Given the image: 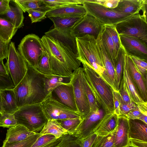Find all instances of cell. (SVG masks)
<instances>
[{
	"mask_svg": "<svg viewBox=\"0 0 147 147\" xmlns=\"http://www.w3.org/2000/svg\"><path fill=\"white\" fill-rule=\"evenodd\" d=\"M40 40L48 54L54 75L70 76L80 67L81 62L78 59L76 38L70 32L54 28L45 32Z\"/></svg>",
	"mask_w": 147,
	"mask_h": 147,
	"instance_id": "1",
	"label": "cell"
},
{
	"mask_svg": "<svg viewBox=\"0 0 147 147\" xmlns=\"http://www.w3.org/2000/svg\"><path fill=\"white\" fill-rule=\"evenodd\" d=\"M13 90L19 108L41 103L47 96L45 89L44 75L28 63L25 76Z\"/></svg>",
	"mask_w": 147,
	"mask_h": 147,
	"instance_id": "2",
	"label": "cell"
},
{
	"mask_svg": "<svg viewBox=\"0 0 147 147\" xmlns=\"http://www.w3.org/2000/svg\"><path fill=\"white\" fill-rule=\"evenodd\" d=\"M81 63L84 75L98 103L107 114L114 113L113 88L92 67Z\"/></svg>",
	"mask_w": 147,
	"mask_h": 147,
	"instance_id": "3",
	"label": "cell"
},
{
	"mask_svg": "<svg viewBox=\"0 0 147 147\" xmlns=\"http://www.w3.org/2000/svg\"><path fill=\"white\" fill-rule=\"evenodd\" d=\"M78 52V59L85 62L97 71L103 78L105 73L101 56L96 39L87 35L76 38Z\"/></svg>",
	"mask_w": 147,
	"mask_h": 147,
	"instance_id": "4",
	"label": "cell"
},
{
	"mask_svg": "<svg viewBox=\"0 0 147 147\" xmlns=\"http://www.w3.org/2000/svg\"><path fill=\"white\" fill-rule=\"evenodd\" d=\"M14 115L18 124L30 131L39 133L48 121L41 103L26 105L20 108Z\"/></svg>",
	"mask_w": 147,
	"mask_h": 147,
	"instance_id": "5",
	"label": "cell"
},
{
	"mask_svg": "<svg viewBox=\"0 0 147 147\" xmlns=\"http://www.w3.org/2000/svg\"><path fill=\"white\" fill-rule=\"evenodd\" d=\"M82 5L87 13L104 25L115 26L134 15H128L118 12L113 9L106 8L99 4L83 0Z\"/></svg>",
	"mask_w": 147,
	"mask_h": 147,
	"instance_id": "6",
	"label": "cell"
},
{
	"mask_svg": "<svg viewBox=\"0 0 147 147\" xmlns=\"http://www.w3.org/2000/svg\"><path fill=\"white\" fill-rule=\"evenodd\" d=\"M44 48L40 38L34 34H30L22 40L18 50L28 63L35 68L41 58Z\"/></svg>",
	"mask_w": 147,
	"mask_h": 147,
	"instance_id": "7",
	"label": "cell"
},
{
	"mask_svg": "<svg viewBox=\"0 0 147 147\" xmlns=\"http://www.w3.org/2000/svg\"><path fill=\"white\" fill-rule=\"evenodd\" d=\"M115 26L119 35L136 38L147 44V21L140 13Z\"/></svg>",
	"mask_w": 147,
	"mask_h": 147,
	"instance_id": "8",
	"label": "cell"
},
{
	"mask_svg": "<svg viewBox=\"0 0 147 147\" xmlns=\"http://www.w3.org/2000/svg\"><path fill=\"white\" fill-rule=\"evenodd\" d=\"M5 65L15 87L25 76L27 69V63L16 49L14 43L12 42L9 44Z\"/></svg>",
	"mask_w": 147,
	"mask_h": 147,
	"instance_id": "9",
	"label": "cell"
},
{
	"mask_svg": "<svg viewBox=\"0 0 147 147\" xmlns=\"http://www.w3.org/2000/svg\"><path fill=\"white\" fill-rule=\"evenodd\" d=\"M107 114L101 106L95 111L90 112L83 119L73 135L81 140L93 134L103 121Z\"/></svg>",
	"mask_w": 147,
	"mask_h": 147,
	"instance_id": "10",
	"label": "cell"
},
{
	"mask_svg": "<svg viewBox=\"0 0 147 147\" xmlns=\"http://www.w3.org/2000/svg\"><path fill=\"white\" fill-rule=\"evenodd\" d=\"M83 67H80L75 70L72 75L71 83L78 112L84 119L89 113L90 109L83 84Z\"/></svg>",
	"mask_w": 147,
	"mask_h": 147,
	"instance_id": "11",
	"label": "cell"
},
{
	"mask_svg": "<svg viewBox=\"0 0 147 147\" xmlns=\"http://www.w3.org/2000/svg\"><path fill=\"white\" fill-rule=\"evenodd\" d=\"M41 104L48 120L83 119L79 113L70 110L49 96H47Z\"/></svg>",
	"mask_w": 147,
	"mask_h": 147,
	"instance_id": "12",
	"label": "cell"
},
{
	"mask_svg": "<svg viewBox=\"0 0 147 147\" xmlns=\"http://www.w3.org/2000/svg\"><path fill=\"white\" fill-rule=\"evenodd\" d=\"M104 26L95 18L87 13L71 28L70 34L75 38L88 35L96 39Z\"/></svg>",
	"mask_w": 147,
	"mask_h": 147,
	"instance_id": "13",
	"label": "cell"
},
{
	"mask_svg": "<svg viewBox=\"0 0 147 147\" xmlns=\"http://www.w3.org/2000/svg\"><path fill=\"white\" fill-rule=\"evenodd\" d=\"M121 45L126 54L147 61V44L132 36L119 35Z\"/></svg>",
	"mask_w": 147,
	"mask_h": 147,
	"instance_id": "14",
	"label": "cell"
},
{
	"mask_svg": "<svg viewBox=\"0 0 147 147\" xmlns=\"http://www.w3.org/2000/svg\"><path fill=\"white\" fill-rule=\"evenodd\" d=\"M47 96L70 110L79 113L76 106L73 87L71 83L57 86L52 90Z\"/></svg>",
	"mask_w": 147,
	"mask_h": 147,
	"instance_id": "15",
	"label": "cell"
},
{
	"mask_svg": "<svg viewBox=\"0 0 147 147\" xmlns=\"http://www.w3.org/2000/svg\"><path fill=\"white\" fill-rule=\"evenodd\" d=\"M125 61L138 94L144 102H147V81L138 71L130 57L126 53Z\"/></svg>",
	"mask_w": 147,
	"mask_h": 147,
	"instance_id": "16",
	"label": "cell"
},
{
	"mask_svg": "<svg viewBox=\"0 0 147 147\" xmlns=\"http://www.w3.org/2000/svg\"><path fill=\"white\" fill-rule=\"evenodd\" d=\"M96 41L105 69L104 75L103 78L114 90L115 67L110 59L100 33L96 38Z\"/></svg>",
	"mask_w": 147,
	"mask_h": 147,
	"instance_id": "17",
	"label": "cell"
},
{
	"mask_svg": "<svg viewBox=\"0 0 147 147\" xmlns=\"http://www.w3.org/2000/svg\"><path fill=\"white\" fill-rule=\"evenodd\" d=\"M87 13L82 5L72 4L51 9L46 14V18L81 16Z\"/></svg>",
	"mask_w": 147,
	"mask_h": 147,
	"instance_id": "18",
	"label": "cell"
},
{
	"mask_svg": "<svg viewBox=\"0 0 147 147\" xmlns=\"http://www.w3.org/2000/svg\"><path fill=\"white\" fill-rule=\"evenodd\" d=\"M129 129L127 118L124 115L119 116L118 125L114 137L115 147H127L129 146Z\"/></svg>",
	"mask_w": 147,
	"mask_h": 147,
	"instance_id": "19",
	"label": "cell"
},
{
	"mask_svg": "<svg viewBox=\"0 0 147 147\" xmlns=\"http://www.w3.org/2000/svg\"><path fill=\"white\" fill-rule=\"evenodd\" d=\"M129 139L147 142V124L138 119H128Z\"/></svg>",
	"mask_w": 147,
	"mask_h": 147,
	"instance_id": "20",
	"label": "cell"
},
{
	"mask_svg": "<svg viewBox=\"0 0 147 147\" xmlns=\"http://www.w3.org/2000/svg\"><path fill=\"white\" fill-rule=\"evenodd\" d=\"M36 133L31 132L24 126L18 124L7 130L3 141L12 143L23 141Z\"/></svg>",
	"mask_w": 147,
	"mask_h": 147,
	"instance_id": "21",
	"label": "cell"
},
{
	"mask_svg": "<svg viewBox=\"0 0 147 147\" xmlns=\"http://www.w3.org/2000/svg\"><path fill=\"white\" fill-rule=\"evenodd\" d=\"M147 0H120L117 6L113 9L115 11L126 15L139 13Z\"/></svg>",
	"mask_w": 147,
	"mask_h": 147,
	"instance_id": "22",
	"label": "cell"
},
{
	"mask_svg": "<svg viewBox=\"0 0 147 147\" xmlns=\"http://www.w3.org/2000/svg\"><path fill=\"white\" fill-rule=\"evenodd\" d=\"M118 116L115 113L107 114L103 121L95 133L98 136H107L115 131L117 129Z\"/></svg>",
	"mask_w": 147,
	"mask_h": 147,
	"instance_id": "23",
	"label": "cell"
},
{
	"mask_svg": "<svg viewBox=\"0 0 147 147\" xmlns=\"http://www.w3.org/2000/svg\"><path fill=\"white\" fill-rule=\"evenodd\" d=\"M2 108L3 112L14 114L19 108L13 89L0 90Z\"/></svg>",
	"mask_w": 147,
	"mask_h": 147,
	"instance_id": "24",
	"label": "cell"
},
{
	"mask_svg": "<svg viewBox=\"0 0 147 147\" xmlns=\"http://www.w3.org/2000/svg\"><path fill=\"white\" fill-rule=\"evenodd\" d=\"M82 16L51 17L49 18L53 22L54 28L61 32H70L71 28Z\"/></svg>",
	"mask_w": 147,
	"mask_h": 147,
	"instance_id": "25",
	"label": "cell"
},
{
	"mask_svg": "<svg viewBox=\"0 0 147 147\" xmlns=\"http://www.w3.org/2000/svg\"><path fill=\"white\" fill-rule=\"evenodd\" d=\"M44 76L45 89L47 96L52 90L57 86L62 84L70 83L72 76V75L63 76L55 75Z\"/></svg>",
	"mask_w": 147,
	"mask_h": 147,
	"instance_id": "26",
	"label": "cell"
},
{
	"mask_svg": "<svg viewBox=\"0 0 147 147\" xmlns=\"http://www.w3.org/2000/svg\"><path fill=\"white\" fill-rule=\"evenodd\" d=\"M14 5H10V9L4 14L3 18L8 21L14 27L18 29L24 26V18L23 11L15 3Z\"/></svg>",
	"mask_w": 147,
	"mask_h": 147,
	"instance_id": "27",
	"label": "cell"
},
{
	"mask_svg": "<svg viewBox=\"0 0 147 147\" xmlns=\"http://www.w3.org/2000/svg\"><path fill=\"white\" fill-rule=\"evenodd\" d=\"M125 53L121 46L117 54L115 67L114 90L118 91L123 78Z\"/></svg>",
	"mask_w": 147,
	"mask_h": 147,
	"instance_id": "28",
	"label": "cell"
},
{
	"mask_svg": "<svg viewBox=\"0 0 147 147\" xmlns=\"http://www.w3.org/2000/svg\"><path fill=\"white\" fill-rule=\"evenodd\" d=\"M123 78L132 101L137 105L145 102L137 92L125 60Z\"/></svg>",
	"mask_w": 147,
	"mask_h": 147,
	"instance_id": "29",
	"label": "cell"
},
{
	"mask_svg": "<svg viewBox=\"0 0 147 147\" xmlns=\"http://www.w3.org/2000/svg\"><path fill=\"white\" fill-rule=\"evenodd\" d=\"M42 135L52 134L58 138L67 134L68 132L63 128L56 120H48L42 130L39 132Z\"/></svg>",
	"mask_w": 147,
	"mask_h": 147,
	"instance_id": "30",
	"label": "cell"
},
{
	"mask_svg": "<svg viewBox=\"0 0 147 147\" xmlns=\"http://www.w3.org/2000/svg\"><path fill=\"white\" fill-rule=\"evenodd\" d=\"M25 13L27 10L36 9L48 11L51 9L45 6L43 0H13L12 1Z\"/></svg>",
	"mask_w": 147,
	"mask_h": 147,
	"instance_id": "31",
	"label": "cell"
},
{
	"mask_svg": "<svg viewBox=\"0 0 147 147\" xmlns=\"http://www.w3.org/2000/svg\"><path fill=\"white\" fill-rule=\"evenodd\" d=\"M18 30L8 21L0 17V38L3 41L9 43Z\"/></svg>",
	"mask_w": 147,
	"mask_h": 147,
	"instance_id": "32",
	"label": "cell"
},
{
	"mask_svg": "<svg viewBox=\"0 0 147 147\" xmlns=\"http://www.w3.org/2000/svg\"><path fill=\"white\" fill-rule=\"evenodd\" d=\"M104 26L102 27L100 34L110 59L115 67L117 58L114 44L111 36L105 30Z\"/></svg>",
	"mask_w": 147,
	"mask_h": 147,
	"instance_id": "33",
	"label": "cell"
},
{
	"mask_svg": "<svg viewBox=\"0 0 147 147\" xmlns=\"http://www.w3.org/2000/svg\"><path fill=\"white\" fill-rule=\"evenodd\" d=\"M34 68L44 75H54L50 67L48 54L44 49L42 55Z\"/></svg>",
	"mask_w": 147,
	"mask_h": 147,
	"instance_id": "34",
	"label": "cell"
},
{
	"mask_svg": "<svg viewBox=\"0 0 147 147\" xmlns=\"http://www.w3.org/2000/svg\"><path fill=\"white\" fill-rule=\"evenodd\" d=\"M82 82L85 91L88 101L90 107V112L95 111L101 106L98 103L84 75V72L83 74Z\"/></svg>",
	"mask_w": 147,
	"mask_h": 147,
	"instance_id": "35",
	"label": "cell"
},
{
	"mask_svg": "<svg viewBox=\"0 0 147 147\" xmlns=\"http://www.w3.org/2000/svg\"><path fill=\"white\" fill-rule=\"evenodd\" d=\"M83 119V118H79L56 120L63 128L68 132L69 135H73Z\"/></svg>",
	"mask_w": 147,
	"mask_h": 147,
	"instance_id": "36",
	"label": "cell"
},
{
	"mask_svg": "<svg viewBox=\"0 0 147 147\" xmlns=\"http://www.w3.org/2000/svg\"><path fill=\"white\" fill-rule=\"evenodd\" d=\"M116 131L107 136H97L91 147H115L114 140Z\"/></svg>",
	"mask_w": 147,
	"mask_h": 147,
	"instance_id": "37",
	"label": "cell"
},
{
	"mask_svg": "<svg viewBox=\"0 0 147 147\" xmlns=\"http://www.w3.org/2000/svg\"><path fill=\"white\" fill-rule=\"evenodd\" d=\"M41 135L40 133H36L23 141L12 143L3 141L1 147H31L37 139Z\"/></svg>",
	"mask_w": 147,
	"mask_h": 147,
	"instance_id": "38",
	"label": "cell"
},
{
	"mask_svg": "<svg viewBox=\"0 0 147 147\" xmlns=\"http://www.w3.org/2000/svg\"><path fill=\"white\" fill-rule=\"evenodd\" d=\"M46 7L51 9L72 4H82L83 0H43Z\"/></svg>",
	"mask_w": 147,
	"mask_h": 147,
	"instance_id": "39",
	"label": "cell"
},
{
	"mask_svg": "<svg viewBox=\"0 0 147 147\" xmlns=\"http://www.w3.org/2000/svg\"><path fill=\"white\" fill-rule=\"evenodd\" d=\"M17 124L14 114L3 112L0 114V127L9 128Z\"/></svg>",
	"mask_w": 147,
	"mask_h": 147,
	"instance_id": "40",
	"label": "cell"
},
{
	"mask_svg": "<svg viewBox=\"0 0 147 147\" xmlns=\"http://www.w3.org/2000/svg\"><path fill=\"white\" fill-rule=\"evenodd\" d=\"M104 26L105 30L111 36L114 44L117 58L119 50L121 47L119 35L114 26L106 25Z\"/></svg>",
	"mask_w": 147,
	"mask_h": 147,
	"instance_id": "41",
	"label": "cell"
},
{
	"mask_svg": "<svg viewBox=\"0 0 147 147\" xmlns=\"http://www.w3.org/2000/svg\"><path fill=\"white\" fill-rule=\"evenodd\" d=\"M129 57L138 71L142 76L145 80L147 81V61L136 57Z\"/></svg>",
	"mask_w": 147,
	"mask_h": 147,
	"instance_id": "42",
	"label": "cell"
},
{
	"mask_svg": "<svg viewBox=\"0 0 147 147\" xmlns=\"http://www.w3.org/2000/svg\"><path fill=\"white\" fill-rule=\"evenodd\" d=\"M118 92L119 94L120 103H127L133 102L123 77L121 81Z\"/></svg>",
	"mask_w": 147,
	"mask_h": 147,
	"instance_id": "43",
	"label": "cell"
},
{
	"mask_svg": "<svg viewBox=\"0 0 147 147\" xmlns=\"http://www.w3.org/2000/svg\"><path fill=\"white\" fill-rule=\"evenodd\" d=\"M27 12L28 13L32 23L41 21L46 18V14L47 11L36 9H29Z\"/></svg>",
	"mask_w": 147,
	"mask_h": 147,
	"instance_id": "44",
	"label": "cell"
},
{
	"mask_svg": "<svg viewBox=\"0 0 147 147\" xmlns=\"http://www.w3.org/2000/svg\"><path fill=\"white\" fill-rule=\"evenodd\" d=\"M57 139L54 135L43 134L39 136L31 147H41Z\"/></svg>",
	"mask_w": 147,
	"mask_h": 147,
	"instance_id": "45",
	"label": "cell"
},
{
	"mask_svg": "<svg viewBox=\"0 0 147 147\" xmlns=\"http://www.w3.org/2000/svg\"><path fill=\"white\" fill-rule=\"evenodd\" d=\"M86 1L99 4L107 8L114 9L117 6L120 0H87Z\"/></svg>",
	"mask_w": 147,
	"mask_h": 147,
	"instance_id": "46",
	"label": "cell"
},
{
	"mask_svg": "<svg viewBox=\"0 0 147 147\" xmlns=\"http://www.w3.org/2000/svg\"><path fill=\"white\" fill-rule=\"evenodd\" d=\"M137 105L132 102L127 103H120V115L125 116L129 112L134 109Z\"/></svg>",
	"mask_w": 147,
	"mask_h": 147,
	"instance_id": "47",
	"label": "cell"
},
{
	"mask_svg": "<svg viewBox=\"0 0 147 147\" xmlns=\"http://www.w3.org/2000/svg\"><path fill=\"white\" fill-rule=\"evenodd\" d=\"M14 87L10 76L6 77L0 76V90L13 89Z\"/></svg>",
	"mask_w": 147,
	"mask_h": 147,
	"instance_id": "48",
	"label": "cell"
},
{
	"mask_svg": "<svg viewBox=\"0 0 147 147\" xmlns=\"http://www.w3.org/2000/svg\"><path fill=\"white\" fill-rule=\"evenodd\" d=\"M9 44L4 42L0 38V59H7Z\"/></svg>",
	"mask_w": 147,
	"mask_h": 147,
	"instance_id": "49",
	"label": "cell"
},
{
	"mask_svg": "<svg viewBox=\"0 0 147 147\" xmlns=\"http://www.w3.org/2000/svg\"><path fill=\"white\" fill-rule=\"evenodd\" d=\"M94 133L87 138L80 141L81 147H91L94 141L97 136Z\"/></svg>",
	"mask_w": 147,
	"mask_h": 147,
	"instance_id": "50",
	"label": "cell"
},
{
	"mask_svg": "<svg viewBox=\"0 0 147 147\" xmlns=\"http://www.w3.org/2000/svg\"><path fill=\"white\" fill-rule=\"evenodd\" d=\"M113 99L114 108V113L119 116L120 115V101L119 94L117 91L114 90H113Z\"/></svg>",
	"mask_w": 147,
	"mask_h": 147,
	"instance_id": "51",
	"label": "cell"
},
{
	"mask_svg": "<svg viewBox=\"0 0 147 147\" xmlns=\"http://www.w3.org/2000/svg\"><path fill=\"white\" fill-rule=\"evenodd\" d=\"M66 147H81L80 141L73 135L68 134Z\"/></svg>",
	"mask_w": 147,
	"mask_h": 147,
	"instance_id": "52",
	"label": "cell"
},
{
	"mask_svg": "<svg viewBox=\"0 0 147 147\" xmlns=\"http://www.w3.org/2000/svg\"><path fill=\"white\" fill-rule=\"evenodd\" d=\"M142 113L141 111L137 105L134 109L129 112L125 116L128 119H138Z\"/></svg>",
	"mask_w": 147,
	"mask_h": 147,
	"instance_id": "53",
	"label": "cell"
},
{
	"mask_svg": "<svg viewBox=\"0 0 147 147\" xmlns=\"http://www.w3.org/2000/svg\"><path fill=\"white\" fill-rule=\"evenodd\" d=\"M10 0H0V15L5 14L10 9Z\"/></svg>",
	"mask_w": 147,
	"mask_h": 147,
	"instance_id": "54",
	"label": "cell"
},
{
	"mask_svg": "<svg viewBox=\"0 0 147 147\" xmlns=\"http://www.w3.org/2000/svg\"><path fill=\"white\" fill-rule=\"evenodd\" d=\"M128 146L132 147H147V142L141 140L130 139Z\"/></svg>",
	"mask_w": 147,
	"mask_h": 147,
	"instance_id": "55",
	"label": "cell"
},
{
	"mask_svg": "<svg viewBox=\"0 0 147 147\" xmlns=\"http://www.w3.org/2000/svg\"><path fill=\"white\" fill-rule=\"evenodd\" d=\"M63 137L57 138L51 142L41 147H60L62 144Z\"/></svg>",
	"mask_w": 147,
	"mask_h": 147,
	"instance_id": "56",
	"label": "cell"
},
{
	"mask_svg": "<svg viewBox=\"0 0 147 147\" xmlns=\"http://www.w3.org/2000/svg\"><path fill=\"white\" fill-rule=\"evenodd\" d=\"M0 76L8 77L10 76L7 69L4 64L3 60L0 59Z\"/></svg>",
	"mask_w": 147,
	"mask_h": 147,
	"instance_id": "57",
	"label": "cell"
},
{
	"mask_svg": "<svg viewBox=\"0 0 147 147\" xmlns=\"http://www.w3.org/2000/svg\"><path fill=\"white\" fill-rule=\"evenodd\" d=\"M138 119L147 124V114L142 113Z\"/></svg>",
	"mask_w": 147,
	"mask_h": 147,
	"instance_id": "58",
	"label": "cell"
},
{
	"mask_svg": "<svg viewBox=\"0 0 147 147\" xmlns=\"http://www.w3.org/2000/svg\"><path fill=\"white\" fill-rule=\"evenodd\" d=\"M68 134L66 135L63 140L62 143L60 147H66L67 143Z\"/></svg>",
	"mask_w": 147,
	"mask_h": 147,
	"instance_id": "59",
	"label": "cell"
},
{
	"mask_svg": "<svg viewBox=\"0 0 147 147\" xmlns=\"http://www.w3.org/2000/svg\"><path fill=\"white\" fill-rule=\"evenodd\" d=\"M3 111L2 108L1 96L0 93V114H1L3 113Z\"/></svg>",
	"mask_w": 147,
	"mask_h": 147,
	"instance_id": "60",
	"label": "cell"
},
{
	"mask_svg": "<svg viewBox=\"0 0 147 147\" xmlns=\"http://www.w3.org/2000/svg\"><path fill=\"white\" fill-rule=\"evenodd\" d=\"M127 147H131V146H127Z\"/></svg>",
	"mask_w": 147,
	"mask_h": 147,
	"instance_id": "61",
	"label": "cell"
}]
</instances>
